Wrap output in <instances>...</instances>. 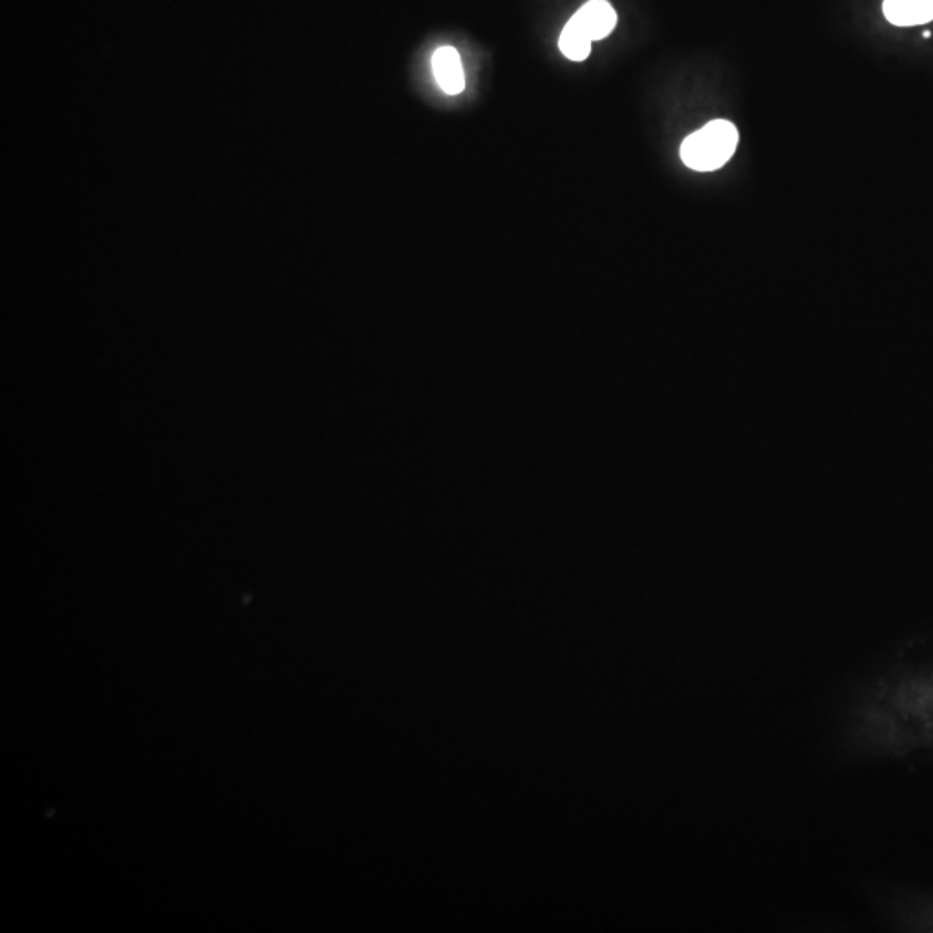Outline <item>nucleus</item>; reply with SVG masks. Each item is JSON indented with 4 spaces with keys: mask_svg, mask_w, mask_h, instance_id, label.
Here are the masks:
<instances>
[{
    "mask_svg": "<svg viewBox=\"0 0 933 933\" xmlns=\"http://www.w3.org/2000/svg\"><path fill=\"white\" fill-rule=\"evenodd\" d=\"M738 146L737 126L728 120H714L683 141V163L695 172H716L723 168Z\"/></svg>",
    "mask_w": 933,
    "mask_h": 933,
    "instance_id": "nucleus-1",
    "label": "nucleus"
},
{
    "mask_svg": "<svg viewBox=\"0 0 933 933\" xmlns=\"http://www.w3.org/2000/svg\"><path fill=\"white\" fill-rule=\"evenodd\" d=\"M572 21L583 30L591 42H597L611 35L618 24V12L607 0H590L576 12Z\"/></svg>",
    "mask_w": 933,
    "mask_h": 933,
    "instance_id": "nucleus-2",
    "label": "nucleus"
},
{
    "mask_svg": "<svg viewBox=\"0 0 933 933\" xmlns=\"http://www.w3.org/2000/svg\"><path fill=\"white\" fill-rule=\"evenodd\" d=\"M433 72L436 76V82L439 87L449 95L460 94L465 91L467 80H465L464 66H462L460 54L457 49L445 48L437 49L433 55Z\"/></svg>",
    "mask_w": 933,
    "mask_h": 933,
    "instance_id": "nucleus-3",
    "label": "nucleus"
},
{
    "mask_svg": "<svg viewBox=\"0 0 933 933\" xmlns=\"http://www.w3.org/2000/svg\"><path fill=\"white\" fill-rule=\"evenodd\" d=\"M883 14L895 27H916L933 21V0H883Z\"/></svg>",
    "mask_w": 933,
    "mask_h": 933,
    "instance_id": "nucleus-4",
    "label": "nucleus"
},
{
    "mask_svg": "<svg viewBox=\"0 0 933 933\" xmlns=\"http://www.w3.org/2000/svg\"><path fill=\"white\" fill-rule=\"evenodd\" d=\"M591 44L593 42L584 35L583 30L571 18L568 24H566V28H563L562 35H560L559 40V48L562 54L568 60L581 63V61L587 60L588 55L591 54Z\"/></svg>",
    "mask_w": 933,
    "mask_h": 933,
    "instance_id": "nucleus-5",
    "label": "nucleus"
}]
</instances>
